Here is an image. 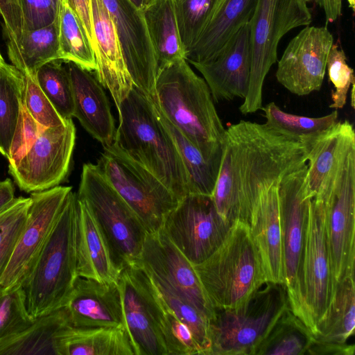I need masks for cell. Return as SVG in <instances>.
I'll use <instances>...</instances> for the list:
<instances>
[{"label": "cell", "mask_w": 355, "mask_h": 355, "mask_svg": "<svg viewBox=\"0 0 355 355\" xmlns=\"http://www.w3.org/2000/svg\"><path fill=\"white\" fill-rule=\"evenodd\" d=\"M315 141L285 134L266 123L240 121L230 125L211 195L220 216L232 225L239 220L249 225L261 196L306 165Z\"/></svg>", "instance_id": "obj_1"}, {"label": "cell", "mask_w": 355, "mask_h": 355, "mask_svg": "<svg viewBox=\"0 0 355 355\" xmlns=\"http://www.w3.org/2000/svg\"><path fill=\"white\" fill-rule=\"evenodd\" d=\"M159 113L209 160L221 162L225 129L205 80L184 58L160 69L150 98Z\"/></svg>", "instance_id": "obj_2"}, {"label": "cell", "mask_w": 355, "mask_h": 355, "mask_svg": "<svg viewBox=\"0 0 355 355\" xmlns=\"http://www.w3.org/2000/svg\"><path fill=\"white\" fill-rule=\"evenodd\" d=\"M114 144L165 184L180 200L190 193L176 145L152 101L133 87L117 108Z\"/></svg>", "instance_id": "obj_3"}, {"label": "cell", "mask_w": 355, "mask_h": 355, "mask_svg": "<svg viewBox=\"0 0 355 355\" xmlns=\"http://www.w3.org/2000/svg\"><path fill=\"white\" fill-rule=\"evenodd\" d=\"M77 195H68L31 272L22 282L26 304L34 318L64 306L76 275Z\"/></svg>", "instance_id": "obj_4"}, {"label": "cell", "mask_w": 355, "mask_h": 355, "mask_svg": "<svg viewBox=\"0 0 355 355\" xmlns=\"http://www.w3.org/2000/svg\"><path fill=\"white\" fill-rule=\"evenodd\" d=\"M193 266L214 309L236 308L267 282L249 225L239 220L216 251Z\"/></svg>", "instance_id": "obj_5"}, {"label": "cell", "mask_w": 355, "mask_h": 355, "mask_svg": "<svg viewBox=\"0 0 355 355\" xmlns=\"http://www.w3.org/2000/svg\"><path fill=\"white\" fill-rule=\"evenodd\" d=\"M288 306L284 284L267 282L240 306L214 309L208 355H254Z\"/></svg>", "instance_id": "obj_6"}, {"label": "cell", "mask_w": 355, "mask_h": 355, "mask_svg": "<svg viewBox=\"0 0 355 355\" xmlns=\"http://www.w3.org/2000/svg\"><path fill=\"white\" fill-rule=\"evenodd\" d=\"M96 220L115 269L138 263L147 232L135 212L105 179L97 164L83 166L76 193Z\"/></svg>", "instance_id": "obj_7"}, {"label": "cell", "mask_w": 355, "mask_h": 355, "mask_svg": "<svg viewBox=\"0 0 355 355\" xmlns=\"http://www.w3.org/2000/svg\"><path fill=\"white\" fill-rule=\"evenodd\" d=\"M312 21L305 0H257L249 21L251 70L248 90L240 112L247 115L261 110L263 86L270 67L277 60V46L291 29Z\"/></svg>", "instance_id": "obj_8"}, {"label": "cell", "mask_w": 355, "mask_h": 355, "mask_svg": "<svg viewBox=\"0 0 355 355\" xmlns=\"http://www.w3.org/2000/svg\"><path fill=\"white\" fill-rule=\"evenodd\" d=\"M330 262L336 282L354 275L355 141L341 155L321 191Z\"/></svg>", "instance_id": "obj_9"}, {"label": "cell", "mask_w": 355, "mask_h": 355, "mask_svg": "<svg viewBox=\"0 0 355 355\" xmlns=\"http://www.w3.org/2000/svg\"><path fill=\"white\" fill-rule=\"evenodd\" d=\"M98 166L118 194L135 212L148 234L159 231L180 200L155 175L116 144L103 146Z\"/></svg>", "instance_id": "obj_10"}, {"label": "cell", "mask_w": 355, "mask_h": 355, "mask_svg": "<svg viewBox=\"0 0 355 355\" xmlns=\"http://www.w3.org/2000/svg\"><path fill=\"white\" fill-rule=\"evenodd\" d=\"M307 164L283 178L278 184L284 286L292 312L308 327L301 291V269L309 204Z\"/></svg>", "instance_id": "obj_11"}, {"label": "cell", "mask_w": 355, "mask_h": 355, "mask_svg": "<svg viewBox=\"0 0 355 355\" xmlns=\"http://www.w3.org/2000/svg\"><path fill=\"white\" fill-rule=\"evenodd\" d=\"M232 225L218 213L211 196L190 193L166 216L161 230L192 265H197L218 249Z\"/></svg>", "instance_id": "obj_12"}, {"label": "cell", "mask_w": 355, "mask_h": 355, "mask_svg": "<svg viewBox=\"0 0 355 355\" xmlns=\"http://www.w3.org/2000/svg\"><path fill=\"white\" fill-rule=\"evenodd\" d=\"M336 284L327 239L324 202L313 197L309 204L301 269L302 300L313 336L327 315Z\"/></svg>", "instance_id": "obj_13"}, {"label": "cell", "mask_w": 355, "mask_h": 355, "mask_svg": "<svg viewBox=\"0 0 355 355\" xmlns=\"http://www.w3.org/2000/svg\"><path fill=\"white\" fill-rule=\"evenodd\" d=\"M118 284L125 325L137 355H167L162 301L149 275L137 265L129 266L121 271Z\"/></svg>", "instance_id": "obj_14"}, {"label": "cell", "mask_w": 355, "mask_h": 355, "mask_svg": "<svg viewBox=\"0 0 355 355\" xmlns=\"http://www.w3.org/2000/svg\"><path fill=\"white\" fill-rule=\"evenodd\" d=\"M75 140L71 119L45 128L19 163L8 167L19 188L33 193L58 186L68 174Z\"/></svg>", "instance_id": "obj_15"}, {"label": "cell", "mask_w": 355, "mask_h": 355, "mask_svg": "<svg viewBox=\"0 0 355 355\" xmlns=\"http://www.w3.org/2000/svg\"><path fill=\"white\" fill-rule=\"evenodd\" d=\"M71 187L56 186L31 193L27 218L0 286L21 284L31 272L58 219Z\"/></svg>", "instance_id": "obj_16"}, {"label": "cell", "mask_w": 355, "mask_h": 355, "mask_svg": "<svg viewBox=\"0 0 355 355\" xmlns=\"http://www.w3.org/2000/svg\"><path fill=\"white\" fill-rule=\"evenodd\" d=\"M333 44L327 27L306 26L290 41L278 61L277 81L297 96L320 90Z\"/></svg>", "instance_id": "obj_17"}, {"label": "cell", "mask_w": 355, "mask_h": 355, "mask_svg": "<svg viewBox=\"0 0 355 355\" xmlns=\"http://www.w3.org/2000/svg\"><path fill=\"white\" fill-rule=\"evenodd\" d=\"M102 1L114 24L134 86L153 98L158 69L143 12L129 0Z\"/></svg>", "instance_id": "obj_18"}, {"label": "cell", "mask_w": 355, "mask_h": 355, "mask_svg": "<svg viewBox=\"0 0 355 355\" xmlns=\"http://www.w3.org/2000/svg\"><path fill=\"white\" fill-rule=\"evenodd\" d=\"M137 266L190 302L209 318V302L193 265L160 230L147 234Z\"/></svg>", "instance_id": "obj_19"}, {"label": "cell", "mask_w": 355, "mask_h": 355, "mask_svg": "<svg viewBox=\"0 0 355 355\" xmlns=\"http://www.w3.org/2000/svg\"><path fill=\"white\" fill-rule=\"evenodd\" d=\"M191 64L203 76L213 101L244 99L251 70L249 22L239 29L213 59Z\"/></svg>", "instance_id": "obj_20"}, {"label": "cell", "mask_w": 355, "mask_h": 355, "mask_svg": "<svg viewBox=\"0 0 355 355\" xmlns=\"http://www.w3.org/2000/svg\"><path fill=\"white\" fill-rule=\"evenodd\" d=\"M64 307L72 327L125 326L118 282L77 277Z\"/></svg>", "instance_id": "obj_21"}, {"label": "cell", "mask_w": 355, "mask_h": 355, "mask_svg": "<svg viewBox=\"0 0 355 355\" xmlns=\"http://www.w3.org/2000/svg\"><path fill=\"white\" fill-rule=\"evenodd\" d=\"M96 76L107 89L116 108L134 87L113 20L102 0H91Z\"/></svg>", "instance_id": "obj_22"}, {"label": "cell", "mask_w": 355, "mask_h": 355, "mask_svg": "<svg viewBox=\"0 0 355 355\" xmlns=\"http://www.w3.org/2000/svg\"><path fill=\"white\" fill-rule=\"evenodd\" d=\"M73 97V116L103 146L114 140V120L106 94L96 76L71 61H64Z\"/></svg>", "instance_id": "obj_23"}, {"label": "cell", "mask_w": 355, "mask_h": 355, "mask_svg": "<svg viewBox=\"0 0 355 355\" xmlns=\"http://www.w3.org/2000/svg\"><path fill=\"white\" fill-rule=\"evenodd\" d=\"M354 275L336 282L334 295L324 320L318 327L307 354L353 355L355 345L347 343L354 334Z\"/></svg>", "instance_id": "obj_24"}, {"label": "cell", "mask_w": 355, "mask_h": 355, "mask_svg": "<svg viewBox=\"0 0 355 355\" xmlns=\"http://www.w3.org/2000/svg\"><path fill=\"white\" fill-rule=\"evenodd\" d=\"M278 184L261 196L252 213L249 227L266 282L284 284Z\"/></svg>", "instance_id": "obj_25"}, {"label": "cell", "mask_w": 355, "mask_h": 355, "mask_svg": "<svg viewBox=\"0 0 355 355\" xmlns=\"http://www.w3.org/2000/svg\"><path fill=\"white\" fill-rule=\"evenodd\" d=\"M75 250L78 277L100 282H118L105 239L86 205L77 197Z\"/></svg>", "instance_id": "obj_26"}, {"label": "cell", "mask_w": 355, "mask_h": 355, "mask_svg": "<svg viewBox=\"0 0 355 355\" xmlns=\"http://www.w3.org/2000/svg\"><path fill=\"white\" fill-rule=\"evenodd\" d=\"M257 3V0H223L196 42L186 53V60L193 64L213 59L239 29L250 21Z\"/></svg>", "instance_id": "obj_27"}, {"label": "cell", "mask_w": 355, "mask_h": 355, "mask_svg": "<svg viewBox=\"0 0 355 355\" xmlns=\"http://www.w3.org/2000/svg\"><path fill=\"white\" fill-rule=\"evenodd\" d=\"M69 327L64 306L35 318L24 330L0 340V355H59L60 338Z\"/></svg>", "instance_id": "obj_28"}, {"label": "cell", "mask_w": 355, "mask_h": 355, "mask_svg": "<svg viewBox=\"0 0 355 355\" xmlns=\"http://www.w3.org/2000/svg\"><path fill=\"white\" fill-rule=\"evenodd\" d=\"M59 355H137L125 326L75 328L62 333Z\"/></svg>", "instance_id": "obj_29"}, {"label": "cell", "mask_w": 355, "mask_h": 355, "mask_svg": "<svg viewBox=\"0 0 355 355\" xmlns=\"http://www.w3.org/2000/svg\"><path fill=\"white\" fill-rule=\"evenodd\" d=\"M354 141V130L347 120L338 121L315 141L307 162L306 191L311 198L321 191L341 155Z\"/></svg>", "instance_id": "obj_30"}, {"label": "cell", "mask_w": 355, "mask_h": 355, "mask_svg": "<svg viewBox=\"0 0 355 355\" xmlns=\"http://www.w3.org/2000/svg\"><path fill=\"white\" fill-rule=\"evenodd\" d=\"M156 56L158 71L184 58L178 33L174 0H150L142 10Z\"/></svg>", "instance_id": "obj_31"}, {"label": "cell", "mask_w": 355, "mask_h": 355, "mask_svg": "<svg viewBox=\"0 0 355 355\" xmlns=\"http://www.w3.org/2000/svg\"><path fill=\"white\" fill-rule=\"evenodd\" d=\"M8 57L22 73L35 76L46 62L60 59L59 20L40 28L22 33L19 42L8 48Z\"/></svg>", "instance_id": "obj_32"}, {"label": "cell", "mask_w": 355, "mask_h": 355, "mask_svg": "<svg viewBox=\"0 0 355 355\" xmlns=\"http://www.w3.org/2000/svg\"><path fill=\"white\" fill-rule=\"evenodd\" d=\"M157 111L176 145L187 173L190 193L211 196L217 180L220 162L207 159L193 144L157 110Z\"/></svg>", "instance_id": "obj_33"}, {"label": "cell", "mask_w": 355, "mask_h": 355, "mask_svg": "<svg viewBox=\"0 0 355 355\" xmlns=\"http://www.w3.org/2000/svg\"><path fill=\"white\" fill-rule=\"evenodd\" d=\"M24 89V75L15 66L0 65V153L9 157Z\"/></svg>", "instance_id": "obj_34"}, {"label": "cell", "mask_w": 355, "mask_h": 355, "mask_svg": "<svg viewBox=\"0 0 355 355\" xmlns=\"http://www.w3.org/2000/svg\"><path fill=\"white\" fill-rule=\"evenodd\" d=\"M312 340L311 331L288 306L254 355L307 354Z\"/></svg>", "instance_id": "obj_35"}, {"label": "cell", "mask_w": 355, "mask_h": 355, "mask_svg": "<svg viewBox=\"0 0 355 355\" xmlns=\"http://www.w3.org/2000/svg\"><path fill=\"white\" fill-rule=\"evenodd\" d=\"M60 59L71 61L89 71H96L94 53L83 27L75 13L62 2L59 15Z\"/></svg>", "instance_id": "obj_36"}, {"label": "cell", "mask_w": 355, "mask_h": 355, "mask_svg": "<svg viewBox=\"0 0 355 355\" xmlns=\"http://www.w3.org/2000/svg\"><path fill=\"white\" fill-rule=\"evenodd\" d=\"M266 124L285 134L305 141H315L331 129L338 122L337 110L320 117H307L286 112L274 102L261 109Z\"/></svg>", "instance_id": "obj_37"}, {"label": "cell", "mask_w": 355, "mask_h": 355, "mask_svg": "<svg viewBox=\"0 0 355 355\" xmlns=\"http://www.w3.org/2000/svg\"><path fill=\"white\" fill-rule=\"evenodd\" d=\"M35 78L40 87L59 115L68 121L73 116V97L71 83L64 60L57 59L42 65Z\"/></svg>", "instance_id": "obj_38"}, {"label": "cell", "mask_w": 355, "mask_h": 355, "mask_svg": "<svg viewBox=\"0 0 355 355\" xmlns=\"http://www.w3.org/2000/svg\"><path fill=\"white\" fill-rule=\"evenodd\" d=\"M222 1L174 0L178 33L186 53L196 42Z\"/></svg>", "instance_id": "obj_39"}, {"label": "cell", "mask_w": 355, "mask_h": 355, "mask_svg": "<svg viewBox=\"0 0 355 355\" xmlns=\"http://www.w3.org/2000/svg\"><path fill=\"white\" fill-rule=\"evenodd\" d=\"M148 275L165 305L191 329L202 355H208L209 317L168 286Z\"/></svg>", "instance_id": "obj_40"}, {"label": "cell", "mask_w": 355, "mask_h": 355, "mask_svg": "<svg viewBox=\"0 0 355 355\" xmlns=\"http://www.w3.org/2000/svg\"><path fill=\"white\" fill-rule=\"evenodd\" d=\"M34 320L28 312L21 284L0 286V340L21 332Z\"/></svg>", "instance_id": "obj_41"}, {"label": "cell", "mask_w": 355, "mask_h": 355, "mask_svg": "<svg viewBox=\"0 0 355 355\" xmlns=\"http://www.w3.org/2000/svg\"><path fill=\"white\" fill-rule=\"evenodd\" d=\"M160 299L162 304L161 327L167 355H202L191 329L165 305L161 297Z\"/></svg>", "instance_id": "obj_42"}, {"label": "cell", "mask_w": 355, "mask_h": 355, "mask_svg": "<svg viewBox=\"0 0 355 355\" xmlns=\"http://www.w3.org/2000/svg\"><path fill=\"white\" fill-rule=\"evenodd\" d=\"M330 81L335 87L331 97L332 103L329 107L336 110L343 108L346 104L348 91L355 78L353 69L347 64L343 50L338 44H332L327 60V67Z\"/></svg>", "instance_id": "obj_43"}, {"label": "cell", "mask_w": 355, "mask_h": 355, "mask_svg": "<svg viewBox=\"0 0 355 355\" xmlns=\"http://www.w3.org/2000/svg\"><path fill=\"white\" fill-rule=\"evenodd\" d=\"M24 75L23 101L31 116L44 128L65 124L67 121H64L57 112L37 84L35 76Z\"/></svg>", "instance_id": "obj_44"}, {"label": "cell", "mask_w": 355, "mask_h": 355, "mask_svg": "<svg viewBox=\"0 0 355 355\" xmlns=\"http://www.w3.org/2000/svg\"><path fill=\"white\" fill-rule=\"evenodd\" d=\"M46 128L39 124L29 114L23 99L19 115L10 148L9 166L17 165L31 149L36 139Z\"/></svg>", "instance_id": "obj_45"}, {"label": "cell", "mask_w": 355, "mask_h": 355, "mask_svg": "<svg viewBox=\"0 0 355 355\" xmlns=\"http://www.w3.org/2000/svg\"><path fill=\"white\" fill-rule=\"evenodd\" d=\"M19 1L24 19L23 32L47 26L59 20L60 12L52 0Z\"/></svg>", "instance_id": "obj_46"}, {"label": "cell", "mask_w": 355, "mask_h": 355, "mask_svg": "<svg viewBox=\"0 0 355 355\" xmlns=\"http://www.w3.org/2000/svg\"><path fill=\"white\" fill-rule=\"evenodd\" d=\"M0 14L8 37L7 47L16 45L23 32L24 19L19 0H0Z\"/></svg>", "instance_id": "obj_47"}, {"label": "cell", "mask_w": 355, "mask_h": 355, "mask_svg": "<svg viewBox=\"0 0 355 355\" xmlns=\"http://www.w3.org/2000/svg\"><path fill=\"white\" fill-rule=\"evenodd\" d=\"M31 198H15L0 211V244L20 221L26 218Z\"/></svg>", "instance_id": "obj_48"}, {"label": "cell", "mask_w": 355, "mask_h": 355, "mask_svg": "<svg viewBox=\"0 0 355 355\" xmlns=\"http://www.w3.org/2000/svg\"><path fill=\"white\" fill-rule=\"evenodd\" d=\"M80 21L94 53L95 40L93 31L91 0H63Z\"/></svg>", "instance_id": "obj_49"}, {"label": "cell", "mask_w": 355, "mask_h": 355, "mask_svg": "<svg viewBox=\"0 0 355 355\" xmlns=\"http://www.w3.org/2000/svg\"><path fill=\"white\" fill-rule=\"evenodd\" d=\"M26 218L17 224L0 244V281L10 262L15 245L24 228Z\"/></svg>", "instance_id": "obj_50"}, {"label": "cell", "mask_w": 355, "mask_h": 355, "mask_svg": "<svg viewBox=\"0 0 355 355\" xmlns=\"http://www.w3.org/2000/svg\"><path fill=\"white\" fill-rule=\"evenodd\" d=\"M15 187L10 178L0 180V211L15 198Z\"/></svg>", "instance_id": "obj_51"}, {"label": "cell", "mask_w": 355, "mask_h": 355, "mask_svg": "<svg viewBox=\"0 0 355 355\" xmlns=\"http://www.w3.org/2000/svg\"><path fill=\"white\" fill-rule=\"evenodd\" d=\"M139 10H143L150 0H129Z\"/></svg>", "instance_id": "obj_52"}, {"label": "cell", "mask_w": 355, "mask_h": 355, "mask_svg": "<svg viewBox=\"0 0 355 355\" xmlns=\"http://www.w3.org/2000/svg\"><path fill=\"white\" fill-rule=\"evenodd\" d=\"M52 1L54 3L57 10L60 12L63 0H52Z\"/></svg>", "instance_id": "obj_53"}, {"label": "cell", "mask_w": 355, "mask_h": 355, "mask_svg": "<svg viewBox=\"0 0 355 355\" xmlns=\"http://www.w3.org/2000/svg\"><path fill=\"white\" fill-rule=\"evenodd\" d=\"M352 90H351V99H352V106L354 108V87L355 84L352 85Z\"/></svg>", "instance_id": "obj_54"}, {"label": "cell", "mask_w": 355, "mask_h": 355, "mask_svg": "<svg viewBox=\"0 0 355 355\" xmlns=\"http://www.w3.org/2000/svg\"><path fill=\"white\" fill-rule=\"evenodd\" d=\"M4 62H5V61L3 60L2 56L0 53V65L3 64Z\"/></svg>", "instance_id": "obj_55"}]
</instances>
